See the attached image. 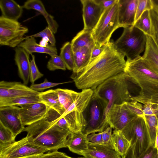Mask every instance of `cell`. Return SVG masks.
Returning a JSON list of instances; mask_svg holds the SVG:
<instances>
[{
	"label": "cell",
	"instance_id": "d590c367",
	"mask_svg": "<svg viewBox=\"0 0 158 158\" xmlns=\"http://www.w3.org/2000/svg\"><path fill=\"white\" fill-rule=\"evenodd\" d=\"M126 107L131 112L137 116L144 117L142 103L135 101L125 102L124 103Z\"/></svg>",
	"mask_w": 158,
	"mask_h": 158
},
{
	"label": "cell",
	"instance_id": "7bdbcfd3",
	"mask_svg": "<svg viewBox=\"0 0 158 158\" xmlns=\"http://www.w3.org/2000/svg\"><path fill=\"white\" fill-rule=\"evenodd\" d=\"M112 128L111 127H108L102 132V138L103 144L113 148L112 144Z\"/></svg>",
	"mask_w": 158,
	"mask_h": 158
},
{
	"label": "cell",
	"instance_id": "60d3db41",
	"mask_svg": "<svg viewBox=\"0 0 158 158\" xmlns=\"http://www.w3.org/2000/svg\"><path fill=\"white\" fill-rule=\"evenodd\" d=\"M65 83L66 82L55 83L50 82L48 81L47 78H45L43 82L38 84L34 83L31 84L30 87L32 89L40 92V91H43L46 89L53 87Z\"/></svg>",
	"mask_w": 158,
	"mask_h": 158
},
{
	"label": "cell",
	"instance_id": "83f0119b",
	"mask_svg": "<svg viewBox=\"0 0 158 158\" xmlns=\"http://www.w3.org/2000/svg\"><path fill=\"white\" fill-rule=\"evenodd\" d=\"M113 147L123 158L131 145L121 131L114 130L112 135Z\"/></svg>",
	"mask_w": 158,
	"mask_h": 158
},
{
	"label": "cell",
	"instance_id": "f907efd6",
	"mask_svg": "<svg viewBox=\"0 0 158 158\" xmlns=\"http://www.w3.org/2000/svg\"><path fill=\"white\" fill-rule=\"evenodd\" d=\"M123 158H135L134 149L132 146L130 145L126 154Z\"/></svg>",
	"mask_w": 158,
	"mask_h": 158
},
{
	"label": "cell",
	"instance_id": "4fadbf2b",
	"mask_svg": "<svg viewBox=\"0 0 158 158\" xmlns=\"http://www.w3.org/2000/svg\"><path fill=\"white\" fill-rule=\"evenodd\" d=\"M137 116L126 107L124 103L114 105L106 115L107 123L114 130L122 131L127 124Z\"/></svg>",
	"mask_w": 158,
	"mask_h": 158
},
{
	"label": "cell",
	"instance_id": "44dd1931",
	"mask_svg": "<svg viewBox=\"0 0 158 158\" xmlns=\"http://www.w3.org/2000/svg\"><path fill=\"white\" fill-rule=\"evenodd\" d=\"M23 8L27 10L33 9L39 12L44 17L48 27L54 34L56 33L59 25L54 17L46 11L42 2L40 0H28L22 6Z\"/></svg>",
	"mask_w": 158,
	"mask_h": 158
},
{
	"label": "cell",
	"instance_id": "681fc988",
	"mask_svg": "<svg viewBox=\"0 0 158 158\" xmlns=\"http://www.w3.org/2000/svg\"><path fill=\"white\" fill-rule=\"evenodd\" d=\"M117 0H96V1L104 9H105L114 4Z\"/></svg>",
	"mask_w": 158,
	"mask_h": 158
},
{
	"label": "cell",
	"instance_id": "30bf717a",
	"mask_svg": "<svg viewBox=\"0 0 158 158\" xmlns=\"http://www.w3.org/2000/svg\"><path fill=\"white\" fill-rule=\"evenodd\" d=\"M48 151L31 143L26 136L7 143H0V158H29L38 157Z\"/></svg>",
	"mask_w": 158,
	"mask_h": 158
},
{
	"label": "cell",
	"instance_id": "4316f807",
	"mask_svg": "<svg viewBox=\"0 0 158 158\" xmlns=\"http://www.w3.org/2000/svg\"><path fill=\"white\" fill-rule=\"evenodd\" d=\"M39 96L41 102L49 108L55 110L61 115L63 114L64 112L61 108L56 89H50L40 92Z\"/></svg>",
	"mask_w": 158,
	"mask_h": 158
},
{
	"label": "cell",
	"instance_id": "8992f818",
	"mask_svg": "<svg viewBox=\"0 0 158 158\" xmlns=\"http://www.w3.org/2000/svg\"><path fill=\"white\" fill-rule=\"evenodd\" d=\"M107 105V102L93 90L90 100L83 113L85 125L81 131L82 134L87 136L93 133L102 132L108 127L106 114Z\"/></svg>",
	"mask_w": 158,
	"mask_h": 158
},
{
	"label": "cell",
	"instance_id": "1f68e13d",
	"mask_svg": "<svg viewBox=\"0 0 158 158\" xmlns=\"http://www.w3.org/2000/svg\"><path fill=\"white\" fill-rule=\"evenodd\" d=\"M146 35L152 36V26L150 11L146 10L135 22L134 25Z\"/></svg>",
	"mask_w": 158,
	"mask_h": 158
},
{
	"label": "cell",
	"instance_id": "f1b7e54d",
	"mask_svg": "<svg viewBox=\"0 0 158 158\" xmlns=\"http://www.w3.org/2000/svg\"><path fill=\"white\" fill-rule=\"evenodd\" d=\"M41 102L39 95H31L14 98L0 100V107L8 106H20L22 105Z\"/></svg>",
	"mask_w": 158,
	"mask_h": 158
},
{
	"label": "cell",
	"instance_id": "e575fe53",
	"mask_svg": "<svg viewBox=\"0 0 158 158\" xmlns=\"http://www.w3.org/2000/svg\"><path fill=\"white\" fill-rule=\"evenodd\" d=\"M47 66L48 69L51 71L57 69L65 70L66 69L64 61L60 56L58 55L51 56Z\"/></svg>",
	"mask_w": 158,
	"mask_h": 158
},
{
	"label": "cell",
	"instance_id": "d6986e66",
	"mask_svg": "<svg viewBox=\"0 0 158 158\" xmlns=\"http://www.w3.org/2000/svg\"><path fill=\"white\" fill-rule=\"evenodd\" d=\"M82 155L85 158H121L120 155L113 148L89 142L87 149Z\"/></svg>",
	"mask_w": 158,
	"mask_h": 158
},
{
	"label": "cell",
	"instance_id": "5bb4252c",
	"mask_svg": "<svg viewBox=\"0 0 158 158\" xmlns=\"http://www.w3.org/2000/svg\"><path fill=\"white\" fill-rule=\"evenodd\" d=\"M40 93L21 82L5 81L0 82V100L39 95Z\"/></svg>",
	"mask_w": 158,
	"mask_h": 158
},
{
	"label": "cell",
	"instance_id": "603a6c76",
	"mask_svg": "<svg viewBox=\"0 0 158 158\" xmlns=\"http://www.w3.org/2000/svg\"><path fill=\"white\" fill-rule=\"evenodd\" d=\"M0 8L3 17L11 20L18 21L23 14L22 6L13 0H1Z\"/></svg>",
	"mask_w": 158,
	"mask_h": 158
},
{
	"label": "cell",
	"instance_id": "8fae6325",
	"mask_svg": "<svg viewBox=\"0 0 158 158\" xmlns=\"http://www.w3.org/2000/svg\"><path fill=\"white\" fill-rule=\"evenodd\" d=\"M28 28L18 21L0 17V45L16 47L25 39Z\"/></svg>",
	"mask_w": 158,
	"mask_h": 158
},
{
	"label": "cell",
	"instance_id": "4dcf8cb0",
	"mask_svg": "<svg viewBox=\"0 0 158 158\" xmlns=\"http://www.w3.org/2000/svg\"><path fill=\"white\" fill-rule=\"evenodd\" d=\"M64 61L66 69L73 71L74 67L73 51L71 43L67 42L60 48L59 55Z\"/></svg>",
	"mask_w": 158,
	"mask_h": 158
},
{
	"label": "cell",
	"instance_id": "836d02e7",
	"mask_svg": "<svg viewBox=\"0 0 158 158\" xmlns=\"http://www.w3.org/2000/svg\"><path fill=\"white\" fill-rule=\"evenodd\" d=\"M152 26V36L158 47V7L153 6L150 11Z\"/></svg>",
	"mask_w": 158,
	"mask_h": 158
},
{
	"label": "cell",
	"instance_id": "ee69618b",
	"mask_svg": "<svg viewBox=\"0 0 158 158\" xmlns=\"http://www.w3.org/2000/svg\"><path fill=\"white\" fill-rule=\"evenodd\" d=\"M138 158H158V152L154 144L149 147Z\"/></svg>",
	"mask_w": 158,
	"mask_h": 158
},
{
	"label": "cell",
	"instance_id": "9f6ffc18",
	"mask_svg": "<svg viewBox=\"0 0 158 158\" xmlns=\"http://www.w3.org/2000/svg\"><path fill=\"white\" fill-rule=\"evenodd\" d=\"M156 129L158 130V123H157V126L156 127Z\"/></svg>",
	"mask_w": 158,
	"mask_h": 158
},
{
	"label": "cell",
	"instance_id": "db71d44e",
	"mask_svg": "<svg viewBox=\"0 0 158 158\" xmlns=\"http://www.w3.org/2000/svg\"><path fill=\"white\" fill-rule=\"evenodd\" d=\"M155 146L158 152V130L157 129L156 136L155 141Z\"/></svg>",
	"mask_w": 158,
	"mask_h": 158
},
{
	"label": "cell",
	"instance_id": "c3c4849f",
	"mask_svg": "<svg viewBox=\"0 0 158 158\" xmlns=\"http://www.w3.org/2000/svg\"><path fill=\"white\" fill-rule=\"evenodd\" d=\"M56 124L60 128L70 131L69 127L67 121L61 115L58 118Z\"/></svg>",
	"mask_w": 158,
	"mask_h": 158
},
{
	"label": "cell",
	"instance_id": "3957f363",
	"mask_svg": "<svg viewBox=\"0 0 158 158\" xmlns=\"http://www.w3.org/2000/svg\"><path fill=\"white\" fill-rule=\"evenodd\" d=\"M124 72L130 81L137 85L141 89L139 94L132 96L131 101L143 104L158 93V75L142 56L133 60H127Z\"/></svg>",
	"mask_w": 158,
	"mask_h": 158
},
{
	"label": "cell",
	"instance_id": "11a10c76",
	"mask_svg": "<svg viewBox=\"0 0 158 158\" xmlns=\"http://www.w3.org/2000/svg\"><path fill=\"white\" fill-rule=\"evenodd\" d=\"M38 157H31L29 158H37Z\"/></svg>",
	"mask_w": 158,
	"mask_h": 158
},
{
	"label": "cell",
	"instance_id": "ab89813d",
	"mask_svg": "<svg viewBox=\"0 0 158 158\" xmlns=\"http://www.w3.org/2000/svg\"><path fill=\"white\" fill-rule=\"evenodd\" d=\"M52 30L48 27H46L43 31L35 34L28 36L29 37H46L49 39L50 44L55 46L56 39Z\"/></svg>",
	"mask_w": 158,
	"mask_h": 158
},
{
	"label": "cell",
	"instance_id": "f6af8a7d",
	"mask_svg": "<svg viewBox=\"0 0 158 158\" xmlns=\"http://www.w3.org/2000/svg\"><path fill=\"white\" fill-rule=\"evenodd\" d=\"M37 158H74L70 157L65 154L57 150L49 152L38 157ZM78 158H83V157Z\"/></svg>",
	"mask_w": 158,
	"mask_h": 158
},
{
	"label": "cell",
	"instance_id": "816d5d0a",
	"mask_svg": "<svg viewBox=\"0 0 158 158\" xmlns=\"http://www.w3.org/2000/svg\"><path fill=\"white\" fill-rule=\"evenodd\" d=\"M49 42L48 38L46 37H43L40 42L39 44L43 47H46L48 44V42Z\"/></svg>",
	"mask_w": 158,
	"mask_h": 158
},
{
	"label": "cell",
	"instance_id": "7dc6e473",
	"mask_svg": "<svg viewBox=\"0 0 158 158\" xmlns=\"http://www.w3.org/2000/svg\"><path fill=\"white\" fill-rule=\"evenodd\" d=\"M105 45L101 47H98L96 45L91 50V57L90 62L97 58L102 53L104 49Z\"/></svg>",
	"mask_w": 158,
	"mask_h": 158
},
{
	"label": "cell",
	"instance_id": "d6a6232c",
	"mask_svg": "<svg viewBox=\"0 0 158 158\" xmlns=\"http://www.w3.org/2000/svg\"><path fill=\"white\" fill-rule=\"evenodd\" d=\"M145 118L151 144H154L156 134V127L158 119L156 116L152 115H145Z\"/></svg>",
	"mask_w": 158,
	"mask_h": 158
},
{
	"label": "cell",
	"instance_id": "7c38bea8",
	"mask_svg": "<svg viewBox=\"0 0 158 158\" xmlns=\"http://www.w3.org/2000/svg\"><path fill=\"white\" fill-rule=\"evenodd\" d=\"M0 123L11 131L15 138L25 127L21 119L20 107L16 106L0 107Z\"/></svg>",
	"mask_w": 158,
	"mask_h": 158
},
{
	"label": "cell",
	"instance_id": "f546056e",
	"mask_svg": "<svg viewBox=\"0 0 158 158\" xmlns=\"http://www.w3.org/2000/svg\"><path fill=\"white\" fill-rule=\"evenodd\" d=\"M61 108L64 113L75 101L78 92L67 89H56Z\"/></svg>",
	"mask_w": 158,
	"mask_h": 158
},
{
	"label": "cell",
	"instance_id": "f35d334b",
	"mask_svg": "<svg viewBox=\"0 0 158 158\" xmlns=\"http://www.w3.org/2000/svg\"><path fill=\"white\" fill-rule=\"evenodd\" d=\"M15 138L11 131L0 123V143H12L15 141Z\"/></svg>",
	"mask_w": 158,
	"mask_h": 158
},
{
	"label": "cell",
	"instance_id": "b9f144b4",
	"mask_svg": "<svg viewBox=\"0 0 158 158\" xmlns=\"http://www.w3.org/2000/svg\"><path fill=\"white\" fill-rule=\"evenodd\" d=\"M143 111L144 115H152L156 116L158 119V105L149 102L143 104Z\"/></svg>",
	"mask_w": 158,
	"mask_h": 158
},
{
	"label": "cell",
	"instance_id": "9c48e42d",
	"mask_svg": "<svg viewBox=\"0 0 158 158\" xmlns=\"http://www.w3.org/2000/svg\"><path fill=\"white\" fill-rule=\"evenodd\" d=\"M92 96V93L88 89H83L78 92L75 101L61 115L67 121L71 132L81 133L85 126L83 113Z\"/></svg>",
	"mask_w": 158,
	"mask_h": 158
},
{
	"label": "cell",
	"instance_id": "bcb514c9",
	"mask_svg": "<svg viewBox=\"0 0 158 158\" xmlns=\"http://www.w3.org/2000/svg\"><path fill=\"white\" fill-rule=\"evenodd\" d=\"M86 138L88 141L90 143L96 144H103L102 132L90 134L87 136Z\"/></svg>",
	"mask_w": 158,
	"mask_h": 158
},
{
	"label": "cell",
	"instance_id": "9a60e30c",
	"mask_svg": "<svg viewBox=\"0 0 158 158\" xmlns=\"http://www.w3.org/2000/svg\"><path fill=\"white\" fill-rule=\"evenodd\" d=\"M80 1L82 5L83 29L92 31L105 9L96 0H81Z\"/></svg>",
	"mask_w": 158,
	"mask_h": 158
},
{
	"label": "cell",
	"instance_id": "e0dca14e",
	"mask_svg": "<svg viewBox=\"0 0 158 158\" xmlns=\"http://www.w3.org/2000/svg\"><path fill=\"white\" fill-rule=\"evenodd\" d=\"M138 0H118V21L120 27L134 25Z\"/></svg>",
	"mask_w": 158,
	"mask_h": 158
},
{
	"label": "cell",
	"instance_id": "5b68a950",
	"mask_svg": "<svg viewBox=\"0 0 158 158\" xmlns=\"http://www.w3.org/2000/svg\"><path fill=\"white\" fill-rule=\"evenodd\" d=\"M147 43V35L134 26L124 28L121 36L114 42L115 49L132 60L144 52Z\"/></svg>",
	"mask_w": 158,
	"mask_h": 158
},
{
	"label": "cell",
	"instance_id": "484cf974",
	"mask_svg": "<svg viewBox=\"0 0 158 158\" xmlns=\"http://www.w3.org/2000/svg\"><path fill=\"white\" fill-rule=\"evenodd\" d=\"M92 31L83 29L79 32L71 43L73 49L86 47L92 50L95 45L92 36Z\"/></svg>",
	"mask_w": 158,
	"mask_h": 158
},
{
	"label": "cell",
	"instance_id": "d4e9b609",
	"mask_svg": "<svg viewBox=\"0 0 158 158\" xmlns=\"http://www.w3.org/2000/svg\"><path fill=\"white\" fill-rule=\"evenodd\" d=\"M87 136L81 132L72 133L69 139L67 147L69 150L75 153L82 155L88 148L89 142Z\"/></svg>",
	"mask_w": 158,
	"mask_h": 158
},
{
	"label": "cell",
	"instance_id": "ac0fdd59",
	"mask_svg": "<svg viewBox=\"0 0 158 158\" xmlns=\"http://www.w3.org/2000/svg\"><path fill=\"white\" fill-rule=\"evenodd\" d=\"M15 50L14 60L18 67L19 76L23 80V84L27 85L30 81V54L20 47H16Z\"/></svg>",
	"mask_w": 158,
	"mask_h": 158
},
{
	"label": "cell",
	"instance_id": "f5cc1de1",
	"mask_svg": "<svg viewBox=\"0 0 158 158\" xmlns=\"http://www.w3.org/2000/svg\"><path fill=\"white\" fill-rule=\"evenodd\" d=\"M149 102L158 105V93L152 96L150 100L148 102Z\"/></svg>",
	"mask_w": 158,
	"mask_h": 158
},
{
	"label": "cell",
	"instance_id": "2e32d148",
	"mask_svg": "<svg viewBox=\"0 0 158 158\" xmlns=\"http://www.w3.org/2000/svg\"><path fill=\"white\" fill-rule=\"evenodd\" d=\"M20 107V118L24 126L29 125L42 119L46 114L49 108L42 102L25 105Z\"/></svg>",
	"mask_w": 158,
	"mask_h": 158
},
{
	"label": "cell",
	"instance_id": "ba28073f",
	"mask_svg": "<svg viewBox=\"0 0 158 158\" xmlns=\"http://www.w3.org/2000/svg\"><path fill=\"white\" fill-rule=\"evenodd\" d=\"M118 0L104 10L97 25L92 31L95 45L98 47L110 42L113 32L120 27L118 21Z\"/></svg>",
	"mask_w": 158,
	"mask_h": 158
},
{
	"label": "cell",
	"instance_id": "6da1fadb",
	"mask_svg": "<svg viewBox=\"0 0 158 158\" xmlns=\"http://www.w3.org/2000/svg\"><path fill=\"white\" fill-rule=\"evenodd\" d=\"M124 58L115 49L114 42L110 41L99 56L80 72L73 73L70 77L78 89L94 90L106 80L124 72L126 62Z\"/></svg>",
	"mask_w": 158,
	"mask_h": 158
},
{
	"label": "cell",
	"instance_id": "52a82bcc",
	"mask_svg": "<svg viewBox=\"0 0 158 158\" xmlns=\"http://www.w3.org/2000/svg\"><path fill=\"white\" fill-rule=\"evenodd\" d=\"M121 131L133 147L135 158H138L151 144L145 117H135Z\"/></svg>",
	"mask_w": 158,
	"mask_h": 158
},
{
	"label": "cell",
	"instance_id": "ffe728a7",
	"mask_svg": "<svg viewBox=\"0 0 158 158\" xmlns=\"http://www.w3.org/2000/svg\"><path fill=\"white\" fill-rule=\"evenodd\" d=\"M18 47L23 48L31 55L34 52L44 53L51 56L57 55L56 46L50 44L46 47L42 46L37 43L35 38L32 37H25V40Z\"/></svg>",
	"mask_w": 158,
	"mask_h": 158
},
{
	"label": "cell",
	"instance_id": "7a4b0ae2",
	"mask_svg": "<svg viewBox=\"0 0 158 158\" xmlns=\"http://www.w3.org/2000/svg\"><path fill=\"white\" fill-rule=\"evenodd\" d=\"M60 115L54 109L49 108L44 118L25 127L23 131L27 132L26 136L31 143L48 151L67 147L72 133L56 125Z\"/></svg>",
	"mask_w": 158,
	"mask_h": 158
},
{
	"label": "cell",
	"instance_id": "8d00e7d4",
	"mask_svg": "<svg viewBox=\"0 0 158 158\" xmlns=\"http://www.w3.org/2000/svg\"><path fill=\"white\" fill-rule=\"evenodd\" d=\"M153 7L152 0H138L135 23L144 12L146 10L150 11Z\"/></svg>",
	"mask_w": 158,
	"mask_h": 158
},
{
	"label": "cell",
	"instance_id": "cb8c5ba5",
	"mask_svg": "<svg viewBox=\"0 0 158 158\" xmlns=\"http://www.w3.org/2000/svg\"><path fill=\"white\" fill-rule=\"evenodd\" d=\"M73 49L74 60V67L73 73H77L83 70L89 63L91 50L86 47Z\"/></svg>",
	"mask_w": 158,
	"mask_h": 158
},
{
	"label": "cell",
	"instance_id": "74e56055",
	"mask_svg": "<svg viewBox=\"0 0 158 158\" xmlns=\"http://www.w3.org/2000/svg\"><path fill=\"white\" fill-rule=\"evenodd\" d=\"M32 59L30 61V81L32 84L44 76L39 70L35 63V56L31 54Z\"/></svg>",
	"mask_w": 158,
	"mask_h": 158
},
{
	"label": "cell",
	"instance_id": "7402d4cb",
	"mask_svg": "<svg viewBox=\"0 0 158 158\" xmlns=\"http://www.w3.org/2000/svg\"><path fill=\"white\" fill-rule=\"evenodd\" d=\"M142 57L158 75V47L151 36L147 35L146 45Z\"/></svg>",
	"mask_w": 158,
	"mask_h": 158
},
{
	"label": "cell",
	"instance_id": "277c9868",
	"mask_svg": "<svg viewBox=\"0 0 158 158\" xmlns=\"http://www.w3.org/2000/svg\"><path fill=\"white\" fill-rule=\"evenodd\" d=\"M129 81L123 72L107 79L93 90L107 103L106 116L113 105L131 101L132 96L129 90L128 83Z\"/></svg>",
	"mask_w": 158,
	"mask_h": 158
}]
</instances>
